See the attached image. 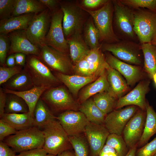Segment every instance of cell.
<instances>
[{"label":"cell","mask_w":156,"mask_h":156,"mask_svg":"<svg viewBox=\"0 0 156 156\" xmlns=\"http://www.w3.org/2000/svg\"><path fill=\"white\" fill-rule=\"evenodd\" d=\"M47 154L43 148H41L23 151L16 156H46Z\"/></svg>","instance_id":"7dc6e473"},{"label":"cell","mask_w":156,"mask_h":156,"mask_svg":"<svg viewBox=\"0 0 156 156\" xmlns=\"http://www.w3.org/2000/svg\"><path fill=\"white\" fill-rule=\"evenodd\" d=\"M141 46L143 56V70L152 79L156 73V46L150 42L142 44Z\"/></svg>","instance_id":"4dcf8cb0"},{"label":"cell","mask_w":156,"mask_h":156,"mask_svg":"<svg viewBox=\"0 0 156 156\" xmlns=\"http://www.w3.org/2000/svg\"><path fill=\"white\" fill-rule=\"evenodd\" d=\"M16 0H0V19L11 17L14 11Z\"/></svg>","instance_id":"ab89813d"},{"label":"cell","mask_w":156,"mask_h":156,"mask_svg":"<svg viewBox=\"0 0 156 156\" xmlns=\"http://www.w3.org/2000/svg\"><path fill=\"white\" fill-rule=\"evenodd\" d=\"M56 118L68 136L79 135L84 133L90 122L83 113L77 111H65L60 113Z\"/></svg>","instance_id":"5bb4252c"},{"label":"cell","mask_w":156,"mask_h":156,"mask_svg":"<svg viewBox=\"0 0 156 156\" xmlns=\"http://www.w3.org/2000/svg\"><path fill=\"white\" fill-rule=\"evenodd\" d=\"M4 142L13 148L15 152H21L35 148H43L44 138L40 128L34 126L18 131L7 137Z\"/></svg>","instance_id":"5b68a950"},{"label":"cell","mask_w":156,"mask_h":156,"mask_svg":"<svg viewBox=\"0 0 156 156\" xmlns=\"http://www.w3.org/2000/svg\"><path fill=\"white\" fill-rule=\"evenodd\" d=\"M153 45L156 46V37L151 42Z\"/></svg>","instance_id":"6f0895ef"},{"label":"cell","mask_w":156,"mask_h":156,"mask_svg":"<svg viewBox=\"0 0 156 156\" xmlns=\"http://www.w3.org/2000/svg\"><path fill=\"white\" fill-rule=\"evenodd\" d=\"M1 120L12 126L17 131L34 126L33 116L29 112L21 114L5 113Z\"/></svg>","instance_id":"4316f807"},{"label":"cell","mask_w":156,"mask_h":156,"mask_svg":"<svg viewBox=\"0 0 156 156\" xmlns=\"http://www.w3.org/2000/svg\"><path fill=\"white\" fill-rule=\"evenodd\" d=\"M101 48L90 49L86 57L92 75L98 77L106 71L109 66Z\"/></svg>","instance_id":"cb8c5ba5"},{"label":"cell","mask_w":156,"mask_h":156,"mask_svg":"<svg viewBox=\"0 0 156 156\" xmlns=\"http://www.w3.org/2000/svg\"><path fill=\"white\" fill-rule=\"evenodd\" d=\"M83 30L84 40L90 49L101 47L99 33L91 16L86 21Z\"/></svg>","instance_id":"836d02e7"},{"label":"cell","mask_w":156,"mask_h":156,"mask_svg":"<svg viewBox=\"0 0 156 156\" xmlns=\"http://www.w3.org/2000/svg\"><path fill=\"white\" fill-rule=\"evenodd\" d=\"M109 87L106 70L95 80L81 90L79 95V101L81 103L97 94L107 91Z\"/></svg>","instance_id":"484cf974"},{"label":"cell","mask_w":156,"mask_h":156,"mask_svg":"<svg viewBox=\"0 0 156 156\" xmlns=\"http://www.w3.org/2000/svg\"><path fill=\"white\" fill-rule=\"evenodd\" d=\"M73 72L74 75H77L84 77L93 76L91 75L89 65L86 57L73 64Z\"/></svg>","instance_id":"b9f144b4"},{"label":"cell","mask_w":156,"mask_h":156,"mask_svg":"<svg viewBox=\"0 0 156 156\" xmlns=\"http://www.w3.org/2000/svg\"><path fill=\"white\" fill-rule=\"evenodd\" d=\"M138 108L131 105L121 109H114L106 115L104 125L110 133L121 135L125 126L138 111Z\"/></svg>","instance_id":"2e32d148"},{"label":"cell","mask_w":156,"mask_h":156,"mask_svg":"<svg viewBox=\"0 0 156 156\" xmlns=\"http://www.w3.org/2000/svg\"><path fill=\"white\" fill-rule=\"evenodd\" d=\"M108 1V0H83L81 1V5L83 8L89 9L94 8L101 6H103Z\"/></svg>","instance_id":"bcb514c9"},{"label":"cell","mask_w":156,"mask_h":156,"mask_svg":"<svg viewBox=\"0 0 156 156\" xmlns=\"http://www.w3.org/2000/svg\"><path fill=\"white\" fill-rule=\"evenodd\" d=\"M26 55L21 53L14 54V56L16 65L24 66L26 62Z\"/></svg>","instance_id":"f5cc1de1"},{"label":"cell","mask_w":156,"mask_h":156,"mask_svg":"<svg viewBox=\"0 0 156 156\" xmlns=\"http://www.w3.org/2000/svg\"><path fill=\"white\" fill-rule=\"evenodd\" d=\"M112 2L114 8L113 19L118 36L119 38L120 36L122 40L135 42L134 40L137 37L134 30V10L122 4L119 0H112Z\"/></svg>","instance_id":"ba28073f"},{"label":"cell","mask_w":156,"mask_h":156,"mask_svg":"<svg viewBox=\"0 0 156 156\" xmlns=\"http://www.w3.org/2000/svg\"><path fill=\"white\" fill-rule=\"evenodd\" d=\"M134 30L142 44L151 42L156 37V14L139 8L134 10Z\"/></svg>","instance_id":"9c48e42d"},{"label":"cell","mask_w":156,"mask_h":156,"mask_svg":"<svg viewBox=\"0 0 156 156\" xmlns=\"http://www.w3.org/2000/svg\"><path fill=\"white\" fill-rule=\"evenodd\" d=\"M36 14H24L0 20V34L8 35L15 31L26 30Z\"/></svg>","instance_id":"44dd1931"},{"label":"cell","mask_w":156,"mask_h":156,"mask_svg":"<svg viewBox=\"0 0 156 156\" xmlns=\"http://www.w3.org/2000/svg\"><path fill=\"white\" fill-rule=\"evenodd\" d=\"M47 8L39 0H16L11 17L30 13L38 14Z\"/></svg>","instance_id":"1f68e13d"},{"label":"cell","mask_w":156,"mask_h":156,"mask_svg":"<svg viewBox=\"0 0 156 156\" xmlns=\"http://www.w3.org/2000/svg\"><path fill=\"white\" fill-rule=\"evenodd\" d=\"M146 117L144 129L137 147L145 145L156 133V112L148 102H146Z\"/></svg>","instance_id":"f1b7e54d"},{"label":"cell","mask_w":156,"mask_h":156,"mask_svg":"<svg viewBox=\"0 0 156 156\" xmlns=\"http://www.w3.org/2000/svg\"><path fill=\"white\" fill-rule=\"evenodd\" d=\"M34 126L42 128L49 121L56 119L45 103L40 98L35 106L34 114Z\"/></svg>","instance_id":"d6a6232c"},{"label":"cell","mask_w":156,"mask_h":156,"mask_svg":"<svg viewBox=\"0 0 156 156\" xmlns=\"http://www.w3.org/2000/svg\"><path fill=\"white\" fill-rule=\"evenodd\" d=\"M150 81L144 79L128 93L117 100L115 109L127 105H135L146 110V95L149 90Z\"/></svg>","instance_id":"e0dca14e"},{"label":"cell","mask_w":156,"mask_h":156,"mask_svg":"<svg viewBox=\"0 0 156 156\" xmlns=\"http://www.w3.org/2000/svg\"><path fill=\"white\" fill-rule=\"evenodd\" d=\"M53 112L67 110L77 111L79 106L68 90L63 86L52 87L47 89L40 97Z\"/></svg>","instance_id":"8992f818"},{"label":"cell","mask_w":156,"mask_h":156,"mask_svg":"<svg viewBox=\"0 0 156 156\" xmlns=\"http://www.w3.org/2000/svg\"><path fill=\"white\" fill-rule=\"evenodd\" d=\"M7 35L0 34V63L1 66H6V61L10 45Z\"/></svg>","instance_id":"7bdbcfd3"},{"label":"cell","mask_w":156,"mask_h":156,"mask_svg":"<svg viewBox=\"0 0 156 156\" xmlns=\"http://www.w3.org/2000/svg\"><path fill=\"white\" fill-rule=\"evenodd\" d=\"M66 39L70 57L75 64L86 57L90 49L86 43L81 34H75Z\"/></svg>","instance_id":"603a6c76"},{"label":"cell","mask_w":156,"mask_h":156,"mask_svg":"<svg viewBox=\"0 0 156 156\" xmlns=\"http://www.w3.org/2000/svg\"><path fill=\"white\" fill-rule=\"evenodd\" d=\"M23 69V67L18 65L12 67L1 66L0 85H2L13 76L21 72Z\"/></svg>","instance_id":"60d3db41"},{"label":"cell","mask_w":156,"mask_h":156,"mask_svg":"<svg viewBox=\"0 0 156 156\" xmlns=\"http://www.w3.org/2000/svg\"><path fill=\"white\" fill-rule=\"evenodd\" d=\"M79 110L84 114L90 122L104 125L106 115L97 106L92 99L89 98L82 103Z\"/></svg>","instance_id":"f546056e"},{"label":"cell","mask_w":156,"mask_h":156,"mask_svg":"<svg viewBox=\"0 0 156 156\" xmlns=\"http://www.w3.org/2000/svg\"><path fill=\"white\" fill-rule=\"evenodd\" d=\"M6 94L5 113L21 114L29 112L27 104L22 98L14 94Z\"/></svg>","instance_id":"e575fe53"},{"label":"cell","mask_w":156,"mask_h":156,"mask_svg":"<svg viewBox=\"0 0 156 156\" xmlns=\"http://www.w3.org/2000/svg\"><path fill=\"white\" fill-rule=\"evenodd\" d=\"M42 128L44 138L43 148L48 154L57 156L72 148L68 135L57 119L49 121Z\"/></svg>","instance_id":"7a4b0ae2"},{"label":"cell","mask_w":156,"mask_h":156,"mask_svg":"<svg viewBox=\"0 0 156 156\" xmlns=\"http://www.w3.org/2000/svg\"><path fill=\"white\" fill-rule=\"evenodd\" d=\"M137 147V146H135L130 148L125 156H135Z\"/></svg>","instance_id":"9f6ffc18"},{"label":"cell","mask_w":156,"mask_h":156,"mask_svg":"<svg viewBox=\"0 0 156 156\" xmlns=\"http://www.w3.org/2000/svg\"><path fill=\"white\" fill-rule=\"evenodd\" d=\"M54 75L75 96L77 95L79 91L83 87L98 78L95 76L84 77L74 75H68L58 72H56Z\"/></svg>","instance_id":"7402d4cb"},{"label":"cell","mask_w":156,"mask_h":156,"mask_svg":"<svg viewBox=\"0 0 156 156\" xmlns=\"http://www.w3.org/2000/svg\"><path fill=\"white\" fill-rule=\"evenodd\" d=\"M2 85L3 89L17 92L26 91L34 86L29 75L24 68L21 72L13 76Z\"/></svg>","instance_id":"d4e9b609"},{"label":"cell","mask_w":156,"mask_h":156,"mask_svg":"<svg viewBox=\"0 0 156 156\" xmlns=\"http://www.w3.org/2000/svg\"><path fill=\"white\" fill-rule=\"evenodd\" d=\"M38 56L51 70L68 75L73 72V65L68 55L50 47H41Z\"/></svg>","instance_id":"7c38bea8"},{"label":"cell","mask_w":156,"mask_h":156,"mask_svg":"<svg viewBox=\"0 0 156 156\" xmlns=\"http://www.w3.org/2000/svg\"><path fill=\"white\" fill-rule=\"evenodd\" d=\"M105 144L114 149L119 156H125L129 149L122 135L116 134H109Z\"/></svg>","instance_id":"8d00e7d4"},{"label":"cell","mask_w":156,"mask_h":156,"mask_svg":"<svg viewBox=\"0 0 156 156\" xmlns=\"http://www.w3.org/2000/svg\"><path fill=\"white\" fill-rule=\"evenodd\" d=\"M56 156H75V153L70 150H68L62 152Z\"/></svg>","instance_id":"11a10c76"},{"label":"cell","mask_w":156,"mask_h":156,"mask_svg":"<svg viewBox=\"0 0 156 156\" xmlns=\"http://www.w3.org/2000/svg\"><path fill=\"white\" fill-rule=\"evenodd\" d=\"M156 153V137L136 150L135 156H153Z\"/></svg>","instance_id":"ee69618b"},{"label":"cell","mask_w":156,"mask_h":156,"mask_svg":"<svg viewBox=\"0 0 156 156\" xmlns=\"http://www.w3.org/2000/svg\"><path fill=\"white\" fill-rule=\"evenodd\" d=\"M106 70L109 85L107 92L118 99L129 90V86L122 75L117 70L109 66Z\"/></svg>","instance_id":"ffe728a7"},{"label":"cell","mask_w":156,"mask_h":156,"mask_svg":"<svg viewBox=\"0 0 156 156\" xmlns=\"http://www.w3.org/2000/svg\"><path fill=\"white\" fill-rule=\"evenodd\" d=\"M17 131L12 126L0 119V141H3V140L6 137L15 134Z\"/></svg>","instance_id":"f6af8a7d"},{"label":"cell","mask_w":156,"mask_h":156,"mask_svg":"<svg viewBox=\"0 0 156 156\" xmlns=\"http://www.w3.org/2000/svg\"><path fill=\"white\" fill-rule=\"evenodd\" d=\"M152 79L153 80L155 84L156 85V73L153 75Z\"/></svg>","instance_id":"680465c9"},{"label":"cell","mask_w":156,"mask_h":156,"mask_svg":"<svg viewBox=\"0 0 156 156\" xmlns=\"http://www.w3.org/2000/svg\"><path fill=\"white\" fill-rule=\"evenodd\" d=\"M24 68L29 75L34 86L49 88L61 83L38 56L27 55Z\"/></svg>","instance_id":"52a82bcc"},{"label":"cell","mask_w":156,"mask_h":156,"mask_svg":"<svg viewBox=\"0 0 156 156\" xmlns=\"http://www.w3.org/2000/svg\"><path fill=\"white\" fill-rule=\"evenodd\" d=\"M105 52V55L107 63L125 78L129 86H132L145 79L146 73L141 66L128 64L117 58L110 53Z\"/></svg>","instance_id":"4fadbf2b"},{"label":"cell","mask_w":156,"mask_h":156,"mask_svg":"<svg viewBox=\"0 0 156 156\" xmlns=\"http://www.w3.org/2000/svg\"><path fill=\"white\" fill-rule=\"evenodd\" d=\"M101 48L102 51L111 53L117 58L128 64L141 66L143 64L141 45L135 42L122 40L115 43H102Z\"/></svg>","instance_id":"277c9868"},{"label":"cell","mask_w":156,"mask_h":156,"mask_svg":"<svg viewBox=\"0 0 156 156\" xmlns=\"http://www.w3.org/2000/svg\"><path fill=\"white\" fill-rule=\"evenodd\" d=\"M5 142L0 141V156H16L15 152Z\"/></svg>","instance_id":"681fc988"},{"label":"cell","mask_w":156,"mask_h":156,"mask_svg":"<svg viewBox=\"0 0 156 156\" xmlns=\"http://www.w3.org/2000/svg\"><path fill=\"white\" fill-rule=\"evenodd\" d=\"M83 8L93 19L99 33L100 43H111L120 40L113 27L114 8L112 0H109L101 8L96 10Z\"/></svg>","instance_id":"6da1fadb"},{"label":"cell","mask_w":156,"mask_h":156,"mask_svg":"<svg viewBox=\"0 0 156 156\" xmlns=\"http://www.w3.org/2000/svg\"><path fill=\"white\" fill-rule=\"evenodd\" d=\"M92 99L97 106L106 115L115 109L117 101L107 91L96 94Z\"/></svg>","instance_id":"d590c367"},{"label":"cell","mask_w":156,"mask_h":156,"mask_svg":"<svg viewBox=\"0 0 156 156\" xmlns=\"http://www.w3.org/2000/svg\"><path fill=\"white\" fill-rule=\"evenodd\" d=\"M39 1L45 6L51 13L60 8V0H39Z\"/></svg>","instance_id":"c3c4849f"},{"label":"cell","mask_w":156,"mask_h":156,"mask_svg":"<svg viewBox=\"0 0 156 156\" xmlns=\"http://www.w3.org/2000/svg\"><path fill=\"white\" fill-rule=\"evenodd\" d=\"M51 13L50 25L45 37V44L68 55L69 46L62 27L63 12L60 8Z\"/></svg>","instance_id":"8fae6325"},{"label":"cell","mask_w":156,"mask_h":156,"mask_svg":"<svg viewBox=\"0 0 156 156\" xmlns=\"http://www.w3.org/2000/svg\"><path fill=\"white\" fill-rule=\"evenodd\" d=\"M10 42L8 54L21 53L27 55L38 56L40 49L33 44L28 39L25 30L15 31L8 35Z\"/></svg>","instance_id":"d6986e66"},{"label":"cell","mask_w":156,"mask_h":156,"mask_svg":"<svg viewBox=\"0 0 156 156\" xmlns=\"http://www.w3.org/2000/svg\"><path fill=\"white\" fill-rule=\"evenodd\" d=\"M98 156H119V155L113 148L105 144Z\"/></svg>","instance_id":"816d5d0a"},{"label":"cell","mask_w":156,"mask_h":156,"mask_svg":"<svg viewBox=\"0 0 156 156\" xmlns=\"http://www.w3.org/2000/svg\"><path fill=\"white\" fill-rule=\"evenodd\" d=\"M146 117V111L139 109L124 128L123 138L129 149L137 147L143 133Z\"/></svg>","instance_id":"9a60e30c"},{"label":"cell","mask_w":156,"mask_h":156,"mask_svg":"<svg viewBox=\"0 0 156 156\" xmlns=\"http://www.w3.org/2000/svg\"><path fill=\"white\" fill-rule=\"evenodd\" d=\"M51 15L48 8L36 14L25 30L28 39L40 49L45 45V38L50 28Z\"/></svg>","instance_id":"30bf717a"},{"label":"cell","mask_w":156,"mask_h":156,"mask_svg":"<svg viewBox=\"0 0 156 156\" xmlns=\"http://www.w3.org/2000/svg\"><path fill=\"white\" fill-rule=\"evenodd\" d=\"M7 94L4 91L3 89L0 88V117H2L5 113V108Z\"/></svg>","instance_id":"f907efd6"},{"label":"cell","mask_w":156,"mask_h":156,"mask_svg":"<svg viewBox=\"0 0 156 156\" xmlns=\"http://www.w3.org/2000/svg\"><path fill=\"white\" fill-rule=\"evenodd\" d=\"M153 156H156V153Z\"/></svg>","instance_id":"94428289"},{"label":"cell","mask_w":156,"mask_h":156,"mask_svg":"<svg viewBox=\"0 0 156 156\" xmlns=\"http://www.w3.org/2000/svg\"><path fill=\"white\" fill-rule=\"evenodd\" d=\"M48 89L43 86H34L30 90L21 92H15L7 89L3 90L6 93L14 94L22 98L27 104L29 112L33 116L34 110L38 100L44 92Z\"/></svg>","instance_id":"83f0119b"},{"label":"cell","mask_w":156,"mask_h":156,"mask_svg":"<svg viewBox=\"0 0 156 156\" xmlns=\"http://www.w3.org/2000/svg\"><path fill=\"white\" fill-rule=\"evenodd\" d=\"M16 65L14 54L9 55L6 58V66L8 67H14Z\"/></svg>","instance_id":"db71d44e"},{"label":"cell","mask_w":156,"mask_h":156,"mask_svg":"<svg viewBox=\"0 0 156 156\" xmlns=\"http://www.w3.org/2000/svg\"><path fill=\"white\" fill-rule=\"evenodd\" d=\"M69 137L75 156H88L89 145L83 137L80 135Z\"/></svg>","instance_id":"74e56055"},{"label":"cell","mask_w":156,"mask_h":156,"mask_svg":"<svg viewBox=\"0 0 156 156\" xmlns=\"http://www.w3.org/2000/svg\"><path fill=\"white\" fill-rule=\"evenodd\" d=\"M46 156H56L55 155L51 154H47Z\"/></svg>","instance_id":"91938a15"},{"label":"cell","mask_w":156,"mask_h":156,"mask_svg":"<svg viewBox=\"0 0 156 156\" xmlns=\"http://www.w3.org/2000/svg\"><path fill=\"white\" fill-rule=\"evenodd\" d=\"M84 133L91 156H98L110 134L104 125H98L90 122Z\"/></svg>","instance_id":"ac0fdd59"},{"label":"cell","mask_w":156,"mask_h":156,"mask_svg":"<svg viewBox=\"0 0 156 156\" xmlns=\"http://www.w3.org/2000/svg\"><path fill=\"white\" fill-rule=\"evenodd\" d=\"M60 6L64 14L62 27L66 38L75 34H81L88 18L86 15L88 13L73 1L60 0Z\"/></svg>","instance_id":"3957f363"},{"label":"cell","mask_w":156,"mask_h":156,"mask_svg":"<svg viewBox=\"0 0 156 156\" xmlns=\"http://www.w3.org/2000/svg\"><path fill=\"white\" fill-rule=\"evenodd\" d=\"M123 4L129 8L136 9L146 8L154 12L156 11V0H120Z\"/></svg>","instance_id":"f35d334b"}]
</instances>
